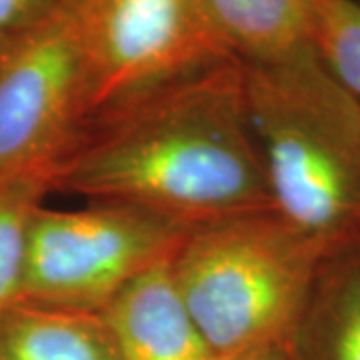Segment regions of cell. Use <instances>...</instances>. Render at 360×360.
<instances>
[{
	"label": "cell",
	"instance_id": "1",
	"mask_svg": "<svg viewBox=\"0 0 360 360\" xmlns=\"http://www.w3.org/2000/svg\"><path fill=\"white\" fill-rule=\"evenodd\" d=\"M52 193L118 202L200 226L274 210L246 104L245 65L222 58L90 116Z\"/></svg>",
	"mask_w": 360,
	"mask_h": 360
},
{
	"label": "cell",
	"instance_id": "2",
	"mask_svg": "<svg viewBox=\"0 0 360 360\" xmlns=\"http://www.w3.org/2000/svg\"><path fill=\"white\" fill-rule=\"evenodd\" d=\"M248 118L274 212L326 260L360 252V101L314 49L245 65Z\"/></svg>",
	"mask_w": 360,
	"mask_h": 360
},
{
	"label": "cell",
	"instance_id": "3",
	"mask_svg": "<svg viewBox=\"0 0 360 360\" xmlns=\"http://www.w3.org/2000/svg\"><path fill=\"white\" fill-rule=\"evenodd\" d=\"M322 264L274 210L194 226L170 258L180 295L220 360L286 345Z\"/></svg>",
	"mask_w": 360,
	"mask_h": 360
},
{
	"label": "cell",
	"instance_id": "4",
	"mask_svg": "<svg viewBox=\"0 0 360 360\" xmlns=\"http://www.w3.org/2000/svg\"><path fill=\"white\" fill-rule=\"evenodd\" d=\"M188 224L139 206H40L28 234L22 300L101 314L142 272L176 252Z\"/></svg>",
	"mask_w": 360,
	"mask_h": 360
},
{
	"label": "cell",
	"instance_id": "5",
	"mask_svg": "<svg viewBox=\"0 0 360 360\" xmlns=\"http://www.w3.org/2000/svg\"><path fill=\"white\" fill-rule=\"evenodd\" d=\"M90 116L86 63L63 4L0 37V180H51Z\"/></svg>",
	"mask_w": 360,
	"mask_h": 360
},
{
	"label": "cell",
	"instance_id": "6",
	"mask_svg": "<svg viewBox=\"0 0 360 360\" xmlns=\"http://www.w3.org/2000/svg\"><path fill=\"white\" fill-rule=\"evenodd\" d=\"M89 72L92 115L132 92L231 58L200 0H65Z\"/></svg>",
	"mask_w": 360,
	"mask_h": 360
},
{
	"label": "cell",
	"instance_id": "7",
	"mask_svg": "<svg viewBox=\"0 0 360 360\" xmlns=\"http://www.w3.org/2000/svg\"><path fill=\"white\" fill-rule=\"evenodd\" d=\"M101 316L118 360H220L180 295L170 258L134 278Z\"/></svg>",
	"mask_w": 360,
	"mask_h": 360
},
{
	"label": "cell",
	"instance_id": "8",
	"mask_svg": "<svg viewBox=\"0 0 360 360\" xmlns=\"http://www.w3.org/2000/svg\"><path fill=\"white\" fill-rule=\"evenodd\" d=\"M286 348L292 360H360V252L322 264Z\"/></svg>",
	"mask_w": 360,
	"mask_h": 360
},
{
	"label": "cell",
	"instance_id": "9",
	"mask_svg": "<svg viewBox=\"0 0 360 360\" xmlns=\"http://www.w3.org/2000/svg\"><path fill=\"white\" fill-rule=\"evenodd\" d=\"M0 360H118L96 312L18 300L0 312Z\"/></svg>",
	"mask_w": 360,
	"mask_h": 360
},
{
	"label": "cell",
	"instance_id": "10",
	"mask_svg": "<svg viewBox=\"0 0 360 360\" xmlns=\"http://www.w3.org/2000/svg\"><path fill=\"white\" fill-rule=\"evenodd\" d=\"M222 44L243 65H269L312 51L309 0H200Z\"/></svg>",
	"mask_w": 360,
	"mask_h": 360
},
{
	"label": "cell",
	"instance_id": "11",
	"mask_svg": "<svg viewBox=\"0 0 360 360\" xmlns=\"http://www.w3.org/2000/svg\"><path fill=\"white\" fill-rule=\"evenodd\" d=\"M49 193L39 174L0 180V312L22 300L30 224Z\"/></svg>",
	"mask_w": 360,
	"mask_h": 360
},
{
	"label": "cell",
	"instance_id": "12",
	"mask_svg": "<svg viewBox=\"0 0 360 360\" xmlns=\"http://www.w3.org/2000/svg\"><path fill=\"white\" fill-rule=\"evenodd\" d=\"M312 49L324 68L360 101V2L309 0Z\"/></svg>",
	"mask_w": 360,
	"mask_h": 360
},
{
	"label": "cell",
	"instance_id": "13",
	"mask_svg": "<svg viewBox=\"0 0 360 360\" xmlns=\"http://www.w3.org/2000/svg\"><path fill=\"white\" fill-rule=\"evenodd\" d=\"M65 0H0V37L39 22L60 8Z\"/></svg>",
	"mask_w": 360,
	"mask_h": 360
},
{
	"label": "cell",
	"instance_id": "14",
	"mask_svg": "<svg viewBox=\"0 0 360 360\" xmlns=\"http://www.w3.org/2000/svg\"><path fill=\"white\" fill-rule=\"evenodd\" d=\"M231 360H292L288 354V348L286 345H274V347H264L257 348V350H250L245 352L240 356Z\"/></svg>",
	"mask_w": 360,
	"mask_h": 360
},
{
	"label": "cell",
	"instance_id": "15",
	"mask_svg": "<svg viewBox=\"0 0 360 360\" xmlns=\"http://www.w3.org/2000/svg\"><path fill=\"white\" fill-rule=\"evenodd\" d=\"M356 2H360V0H356Z\"/></svg>",
	"mask_w": 360,
	"mask_h": 360
}]
</instances>
